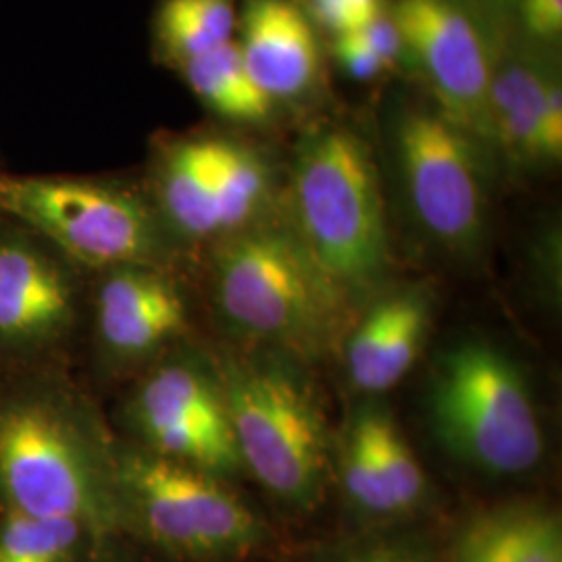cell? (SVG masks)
<instances>
[{"label": "cell", "instance_id": "3", "mask_svg": "<svg viewBox=\"0 0 562 562\" xmlns=\"http://www.w3.org/2000/svg\"><path fill=\"white\" fill-rule=\"evenodd\" d=\"M290 201L292 232L348 296L382 278L390 257L382 183L357 132L322 125L302 138Z\"/></svg>", "mask_w": 562, "mask_h": 562}, {"label": "cell", "instance_id": "21", "mask_svg": "<svg viewBox=\"0 0 562 562\" xmlns=\"http://www.w3.org/2000/svg\"><path fill=\"white\" fill-rule=\"evenodd\" d=\"M341 482L348 501L362 515L383 519L401 517L378 461L367 408L359 411L348 427L341 459Z\"/></svg>", "mask_w": 562, "mask_h": 562}, {"label": "cell", "instance_id": "27", "mask_svg": "<svg viewBox=\"0 0 562 562\" xmlns=\"http://www.w3.org/2000/svg\"><path fill=\"white\" fill-rule=\"evenodd\" d=\"M331 562H431V557L419 543L380 540L348 550Z\"/></svg>", "mask_w": 562, "mask_h": 562}, {"label": "cell", "instance_id": "25", "mask_svg": "<svg viewBox=\"0 0 562 562\" xmlns=\"http://www.w3.org/2000/svg\"><path fill=\"white\" fill-rule=\"evenodd\" d=\"M334 55L348 78L355 81H371L387 71V63L362 38L361 32L336 36Z\"/></svg>", "mask_w": 562, "mask_h": 562}, {"label": "cell", "instance_id": "28", "mask_svg": "<svg viewBox=\"0 0 562 562\" xmlns=\"http://www.w3.org/2000/svg\"><path fill=\"white\" fill-rule=\"evenodd\" d=\"M361 34L362 38L369 42V46L387 63V67L398 65L402 60L411 63L401 30L390 13L383 11L382 15H378L369 25L362 27Z\"/></svg>", "mask_w": 562, "mask_h": 562}, {"label": "cell", "instance_id": "4", "mask_svg": "<svg viewBox=\"0 0 562 562\" xmlns=\"http://www.w3.org/2000/svg\"><path fill=\"white\" fill-rule=\"evenodd\" d=\"M0 215L36 232L86 273L176 267L180 246L146 190L90 176L0 173Z\"/></svg>", "mask_w": 562, "mask_h": 562}, {"label": "cell", "instance_id": "18", "mask_svg": "<svg viewBox=\"0 0 562 562\" xmlns=\"http://www.w3.org/2000/svg\"><path fill=\"white\" fill-rule=\"evenodd\" d=\"M180 71L196 99L223 120L261 123L273 111V102L248 76L240 48L234 41L183 63Z\"/></svg>", "mask_w": 562, "mask_h": 562}, {"label": "cell", "instance_id": "9", "mask_svg": "<svg viewBox=\"0 0 562 562\" xmlns=\"http://www.w3.org/2000/svg\"><path fill=\"white\" fill-rule=\"evenodd\" d=\"M123 442L220 480L240 469L215 362L190 344L130 382L117 413Z\"/></svg>", "mask_w": 562, "mask_h": 562}, {"label": "cell", "instance_id": "12", "mask_svg": "<svg viewBox=\"0 0 562 562\" xmlns=\"http://www.w3.org/2000/svg\"><path fill=\"white\" fill-rule=\"evenodd\" d=\"M190 304L176 267L132 265L90 276L83 341L102 378L130 382L188 344Z\"/></svg>", "mask_w": 562, "mask_h": 562}, {"label": "cell", "instance_id": "7", "mask_svg": "<svg viewBox=\"0 0 562 562\" xmlns=\"http://www.w3.org/2000/svg\"><path fill=\"white\" fill-rule=\"evenodd\" d=\"M429 411L443 446L485 473L521 475L542 459V425L527 382L487 344L467 341L443 355Z\"/></svg>", "mask_w": 562, "mask_h": 562}, {"label": "cell", "instance_id": "8", "mask_svg": "<svg viewBox=\"0 0 562 562\" xmlns=\"http://www.w3.org/2000/svg\"><path fill=\"white\" fill-rule=\"evenodd\" d=\"M90 273L0 215V375L74 369L83 346Z\"/></svg>", "mask_w": 562, "mask_h": 562}, {"label": "cell", "instance_id": "2", "mask_svg": "<svg viewBox=\"0 0 562 562\" xmlns=\"http://www.w3.org/2000/svg\"><path fill=\"white\" fill-rule=\"evenodd\" d=\"M213 302L229 327L302 359L319 357L348 319V294L292 229L252 225L217 241Z\"/></svg>", "mask_w": 562, "mask_h": 562}, {"label": "cell", "instance_id": "23", "mask_svg": "<svg viewBox=\"0 0 562 562\" xmlns=\"http://www.w3.org/2000/svg\"><path fill=\"white\" fill-rule=\"evenodd\" d=\"M383 11V0H306L304 13L329 34L344 36L361 32Z\"/></svg>", "mask_w": 562, "mask_h": 562}, {"label": "cell", "instance_id": "20", "mask_svg": "<svg viewBox=\"0 0 562 562\" xmlns=\"http://www.w3.org/2000/svg\"><path fill=\"white\" fill-rule=\"evenodd\" d=\"M104 540L71 519L0 515V562H92Z\"/></svg>", "mask_w": 562, "mask_h": 562}, {"label": "cell", "instance_id": "1", "mask_svg": "<svg viewBox=\"0 0 562 562\" xmlns=\"http://www.w3.org/2000/svg\"><path fill=\"white\" fill-rule=\"evenodd\" d=\"M117 442L74 369L0 375V515L120 536Z\"/></svg>", "mask_w": 562, "mask_h": 562}, {"label": "cell", "instance_id": "22", "mask_svg": "<svg viewBox=\"0 0 562 562\" xmlns=\"http://www.w3.org/2000/svg\"><path fill=\"white\" fill-rule=\"evenodd\" d=\"M367 417L385 483L396 501L401 517L408 515L417 510L427 496L423 467L387 411L367 406Z\"/></svg>", "mask_w": 562, "mask_h": 562}, {"label": "cell", "instance_id": "16", "mask_svg": "<svg viewBox=\"0 0 562 562\" xmlns=\"http://www.w3.org/2000/svg\"><path fill=\"white\" fill-rule=\"evenodd\" d=\"M554 48L510 36L496 65L485 113V144L517 165H538V127L546 92L561 71Z\"/></svg>", "mask_w": 562, "mask_h": 562}, {"label": "cell", "instance_id": "26", "mask_svg": "<svg viewBox=\"0 0 562 562\" xmlns=\"http://www.w3.org/2000/svg\"><path fill=\"white\" fill-rule=\"evenodd\" d=\"M562 157V80L561 71L552 78L546 101H543L542 117L538 127V165H552L561 161Z\"/></svg>", "mask_w": 562, "mask_h": 562}, {"label": "cell", "instance_id": "11", "mask_svg": "<svg viewBox=\"0 0 562 562\" xmlns=\"http://www.w3.org/2000/svg\"><path fill=\"white\" fill-rule=\"evenodd\" d=\"M390 15L411 65L431 86L436 106L485 144L487 94L510 38V2L396 0Z\"/></svg>", "mask_w": 562, "mask_h": 562}, {"label": "cell", "instance_id": "14", "mask_svg": "<svg viewBox=\"0 0 562 562\" xmlns=\"http://www.w3.org/2000/svg\"><path fill=\"white\" fill-rule=\"evenodd\" d=\"M244 67L271 102L299 101L319 80L315 23L292 0H246L240 18Z\"/></svg>", "mask_w": 562, "mask_h": 562}, {"label": "cell", "instance_id": "10", "mask_svg": "<svg viewBox=\"0 0 562 562\" xmlns=\"http://www.w3.org/2000/svg\"><path fill=\"white\" fill-rule=\"evenodd\" d=\"M411 215L448 250H471L487 222L483 144L438 106L402 104L390 127Z\"/></svg>", "mask_w": 562, "mask_h": 562}, {"label": "cell", "instance_id": "6", "mask_svg": "<svg viewBox=\"0 0 562 562\" xmlns=\"http://www.w3.org/2000/svg\"><path fill=\"white\" fill-rule=\"evenodd\" d=\"M215 369L241 467L285 506H317L329 448L322 408L308 387L271 362L225 359Z\"/></svg>", "mask_w": 562, "mask_h": 562}, {"label": "cell", "instance_id": "29", "mask_svg": "<svg viewBox=\"0 0 562 562\" xmlns=\"http://www.w3.org/2000/svg\"><path fill=\"white\" fill-rule=\"evenodd\" d=\"M92 562H136L132 554H127L123 538L121 536H111L101 543L99 552L94 554Z\"/></svg>", "mask_w": 562, "mask_h": 562}, {"label": "cell", "instance_id": "24", "mask_svg": "<svg viewBox=\"0 0 562 562\" xmlns=\"http://www.w3.org/2000/svg\"><path fill=\"white\" fill-rule=\"evenodd\" d=\"M510 15L525 41L554 48L562 36V0H513Z\"/></svg>", "mask_w": 562, "mask_h": 562}, {"label": "cell", "instance_id": "19", "mask_svg": "<svg viewBox=\"0 0 562 562\" xmlns=\"http://www.w3.org/2000/svg\"><path fill=\"white\" fill-rule=\"evenodd\" d=\"M236 27L234 0H161L153 21L155 53L180 69L183 63L232 41Z\"/></svg>", "mask_w": 562, "mask_h": 562}, {"label": "cell", "instance_id": "13", "mask_svg": "<svg viewBox=\"0 0 562 562\" xmlns=\"http://www.w3.org/2000/svg\"><path fill=\"white\" fill-rule=\"evenodd\" d=\"M223 136H180L155 150L146 192L173 241L194 246L222 241Z\"/></svg>", "mask_w": 562, "mask_h": 562}, {"label": "cell", "instance_id": "15", "mask_svg": "<svg viewBox=\"0 0 562 562\" xmlns=\"http://www.w3.org/2000/svg\"><path fill=\"white\" fill-rule=\"evenodd\" d=\"M431 325V296L422 288L385 294L375 302L346 344L352 385L367 394L392 390L422 355Z\"/></svg>", "mask_w": 562, "mask_h": 562}, {"label": "cell", "instance_id": "17", "mask_svg": "<svg viewBox=\"0 0 562 562\" xmlns=\"http://www.w3.org/2000/svg\"><path fill=\"white\" fill-rule=\"evenodd\" d=\"M452 562H562L561 521L521 504L483 513L462 529Z\"/></svg>", "mask_w": 562, "mask_h": 562}, {"label": "cell", "instance_id": "5", "mask_svg": "<svg viewBox=\"0 0 562 562\" xmlns=\"http://www.w3.org/2000/svg\"><path fill=\"white\" fill-rule=\"evenodd\" d=\"M115 501L121 538L171 561H232L265 540L259 517L225 480L123 440L117 442Z\"/></svg>", "mask_w": 562, "mask_h": 562}]
</instances>
